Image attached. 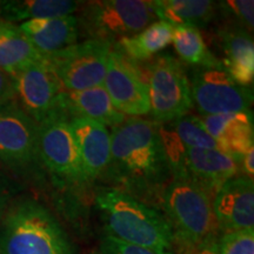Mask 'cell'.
I'll return each mask as SVG.
<instances>
[{"label": "cell", "instance_id": "1", "mask_svg": "<svg viewBox=\"0 0 254 254\" xmlns=\"http://www.w3.org/2000/svg\"><path fill=\"white\" fill-rule=\"evenodd\" d=\"M110 163L104 176L116 189L138 200L163 198L172 179L170 166L153 120L131 117L112 127Z\"/></svg>", "mask_w": 254, "mask_h": 254}, {"label": "cell", "instance_id": "2", "mask_svg": "<svg viewBox=\"0 0 254 254\" xmlns=\"http://www.w3.org/2000/svg\"><path fill=\"white\" fill-rule=\"evenodd\" d=\"M94 204L103 220L105 236L131 245L163 251L172 249V228L159 209L116 187L100 189Z\"/></svg>", "mask_w": 254, "mask_h": 254}, {"label": "cell", "instance_id": "3", "mask_svg": "<svg viewBox=\"0 0 254 254\" xmlns=\"http://www.w3.org/2000/svg\"><path fill=\"white\" fill-rule=\"evenodd\" d=\"M0 254H78L51 211L33 198L11 202L0 220Z\"/></svg>", "mask_w": 254, "mask_h": 254}, {"label": "cell", "instance_id": "4", "mask_svg": "<svg viewBox=\"0 0 254 254\" xmlns=\"http://www.w3.org/2000/svg\"><path fill=\"white\" fill-rule=\"evenodd\" d=\"M213 199V194L189 178L172 177L165 187L161 204L174 243L194 253L205 240L218 236Z\"/></svg>", "mask_w": 254, "mask_h": 254}, {"label": "cell", "instance_id": "5", "mask_svg": "<svg viewBox=\"0 0 254 254\" xmlns=\"http://www.w3.org/2000/svg\"><path fill=\"white\" fill-rule=\"evenodd\" d=\"M80 6L79 33L87 39L105 40L113 44L132 37L154 21L153 2L145 0H100Z\"/></svg>", "mask_w": 254, "mask_h": 254}, {"label": "cell", "instance_id": "6", "mask_svg": "<svg viewBox=\"0 0 254 254\" xmlns=\"http://www.w3.org/2000/svg\"><path fill=\"white\" fill-rule=\"evenodd\" d=\"M147 86L152 120L166 124L192 109L190 79L183 64L171 55H160L147 64Z\"/></svg>", "mask_w": 254, "mask_h": 254}, {"label": "cell", "instance_id": "7", "mask_svg": "<svg viewBox=\"0 0 254 254\" xmlns=\"http://www.w3.org/2000/svg\"><path fill=\"white\" fill-rule=\"evenodd\" d=\"M0 167L32 177L43 167L38 148V125L17 100L0 106Z\"/></svg>", "mask_w": 254, "mask_h": 254}, {"label": "cell", "instance_id": "8", "mask_svg": "<svg viewBox=\"0 0 254 254\" xmlns=\"http://www.w3.org/2000/svg\"><path fill=\"white\" fill-rule=\"evenodd\" d=\"M113 44L86 39L45 57L65 91H82L103 86Z\"/></svg>", "mask_w": 254, "mask_h": 254}, {"label": "cell", "instance_id": "9", "mask_svg": "<svg viewBox=\"0 0 254 254\" xmlns=\"http://www.w3.org/2000/svg\"><path fill=\"white\" fill-rule=\"evenodd\" d=\"M190 85L193 104L201 117L252 111V87L234 81L222 66L195 68Z\"/></svg>", "mask_w": 254, "mask_h": 254}, {"label": "cell", "instance_id": "10", "mask_svg": "<svg viewBox=\"0 0 254 254\" xmlns=\"http://www.w3.org/2000/svg\"><path fill=\"white\" fill-rule=\"evenodd\" d=\"M38 148L47 172L62 182L84 184L78 146L65 116L57 112L38 124Z\"/></svg>", "mask_w": 254, "mask_h": 254}, {"label": "cell", "instance_id": "11", "mask_svg": "<svg viewBox=\"0 0 254 254\" xmlns=\"http://www.w3.org/2000/svg\"><path fill=\"white\" fill-rule=\"evenodd\" d=\"M145 78L135 62L126 58L112 46L103 86L114 109L125 117L140 118L150 114V95Z\"/></svg>", "mask_w": 254, "mask_h": 254}, {"label": "cell", "instance_id": "12", "mask_svg": "<svg viewBox=\"0 0 254 254\" xmlns=\"http://www.w3.org/2000/svg\"><path fill=\"white\" fill-rule=\"evenodd\" d=\"M15 100L25 113L40 124L58 112L64 88L45 59L31 64L13 78Z\"/></svg>", "mask_w": 254, "mask_h": 254}, {"label": "cell", "instance_id": "13", "mask_svg": "<svg viewBox=\"0 0 254 254\" xmlns=\"http://www.w3.org/2000/svg\"><path fill=\"white\" fill-rule=\"evenodd\" d=\"M167 163L172 177L189 178L213 195L225 183L240 176L234 158L219 148L189 147Z\"/></svg>", "mask_w": 254, "mask_h": 254}, {"label": "cell", "instance_id": "14", "mask_svg": "<svg viewBox=\"0 0 254 254\" xmlns=\"http://www.w3.org/2000/svg\"><path fill=\"white\" fill-rule=\"evenodd\" d=\"M213 211L222 234L254 230L253 178L237 176L225 183L215 193Z\"/></svg>", "mask_w": 254, "mask_h": 254}, {"label": "cell", "instance_id": "15", "mask_svg": "<svg viewBox=\"0 0 254 254\" xmlns=\"http://www.w3.org/2000/svg\"><path fill=\"white\" fill-rule=\"evenodd\" d=\"M77 142L84 183H92L104 176L110 163L111 134L106 126L90 119L69 120Z\"/></svg>", "mask_w": 254, "mask_h": 254}, {"label": "cell", "instance_id": "16", "mask_svg": "<svg viewBox=\"0 0 254 254\" xmlns=\"http://www.w3.org/2000/svg\"><path fill=\"white\" fill-rule=\"evenodd\" d=\"M38 53L45 58L78 43L77 15L33 19L18 25Z\"/></svg>", "mask_w": 254, "mask_h": 254}, {"label": "cell", "instance_id": "17", "mask_svg": "<svg viewBox=\"0 0 254 254\" xmlns=\"http://www.w3.org/2000/svg\"><path fill=\"white\" fill-rule=\"evenodd\" d=\"M58 112L68 120L90 119L111 128L126 119L123 113L114 109L104 86L82 91H64L59 100Z\"/></svg>", "mask_w": 254, "mask_h": 254}, {"label": "cell", "instance_id": "18", "mask_svg": "<svg viewBox=\"0 0 254 254\" xmlns=\"http://www.w3.org/2000/svg\"><path fill=\"white\" fill-rule=\"evenodd\" d=\"M200 119L219 148L234 160L254 148L252 111L205 116Z\"/></svg>", "mask_w": 254, "mask_h": 254}, {"label": "cell", "instance_id": "19", "mask_svg": "<svg viewBox=\"0 0 254 254\" xmlns=\"http://www.w3.org/2000/svg\"><path fill=\"white\" fill-rule=\"evenodd\" d=\"M224 60L222 68L243 86H250L254 77V43L252 33L237 25L228 24L218 30Z\"/></svg>", "mask_w": 254, "mask_h": 254}, {"label": "cell", "instance_id": "20", "mask_svg": "<svg viewBox=\"0 0 254 254\" xmlns=\"http://www.w3.org/2000/svg\"><path fill=\"white\" fill-rule=\"evenodd\" d=\"M159 133L167 160L189 147L219 148L206 131L201 119L194 114H186L170 123L159 124Z\"/></svg>", "mask_w": 254, "mask_h": 254}, {"label": "cell", "instance_id": "21", "mask_svg": "<svg viewBox=\"0 0 254 254\" xmlns=\"http://www.w3.org/2000/svg\"><path fill=\"white\" fill-rule=\"evenodd\" d=\"M158 20L166 21L173 27L202 28L218 15L217 2L211 0H153Z\"/></svg>", "mask_w": 254, "mask_h": 254}, {"label": "cell", "instance_id": "22", "mask_svg": "<svg viewBox=\"0 0 254 254\" xmlns=\"http://www.w3.org/2000/svg\"><path fill=\"white\" fill-rule=\"evenodd\" d=\"M174 27L157 20L132 37L123 38L113 47L132 62H147L172 43Z\"/></svg>", "mask_w": 254, "mask_h": 254}, {"label": "cell", "instance_id": "23", "mask_svg": "<svg viewBox=\"0 0 254 254\" xmlns=\"http://www.w3.org/2000/svg\"><path fill=\"white\" fill-rule=\"evenodd\" d=\"M43 59L18 25L4 21L0 26V69L13 79L31 64Z\"/></svg>", "mask_w": 254, "mask_h": 254}, {"label": "cell", "instance_id": "24", "mask_svg": "<svg viewBox=\"0 0 254 254\" xmlns=\"http://www.w3.org/2000/svg\"><path fill=\"white\" fill-rule=\"evenodd\" d=\"M82 5L69 0H4L0 1V15L9 24L24 23L33 19L72 15Z\"/></svg>", "mask_w": 254, "mask_h": 254}, {"label": "cell", "instance_id": "25", "mask_svg": "<svg viewBox=\"0 0 254 254\" xmlns=\"http://www.w3.org/2000/svg\"><path fill=\"white\" fill-rule=\"evenodd\" d=\"M172 43L179 58L195 68L221 66V62L208 49L198 28L176 26Z\"/></svg>", "mask_w": 254, "mask_h": 254}, {"label": "cell", "instance_id": "26", "mask_svg": "<svg viewBox=\"0 0 254 254\" xmlns=\"http://www.w3.org/2000/svg\"><path fill=\"white\" fill-rule=\"evenodd\" d=\"M218 14L227 18L228 24L237 25L244 30L253 32L254 2L252 0H227L217 2Z\"/></svg>", "mask_w": 254, "mask_h": 254}, {"label": "cell", "instance_id": "27", "mask_svg": "<svg viewBox=\"0 0 254 254\" xmlns=\"http://www.w3.org/2000/svg\"><path fill=\"white\" fill-rule=\"evenodd\" d=\"M218 254H254V230L222 234L218 238Z\"/></svg>", "mask_w": 254, "mask_h": 254}, {"label": "cell", "instance_id": "28", "mask_svg": "<svg viewBox=\"0 0 254 254\" xmlns=\"http://www.w3.org/2000/svg\"><path fill=\"white\" fill-rule=\"evenodd\" d=\"M100 253L103 254H173L170 251H163L151 247H142L123 243L112 237L104 236L100 243Z\"/></svg>", "mask_w": 254, "mask_h": 254}, {"label": "cell", "instance_id": "29", "mask_svg": "<svg viewBox=\"0 0 254 254\" xmlns=\"http://www.w3.org/2000/svg\"><path fill=\"white\" fill-rule=\"evenodd\" d=\"M15 100L13 79L0 69V106Z\"/></svg>", "mask_w": 254, "mask_h": 254}, {"label": "cell", "instance_id": "30", "mask_svg": "<svg viewBox=\"0 0 254 254\" xmlns=\"http://www.w3.org/2000/svg\"><path fill=\"white\" fill-rule=\"evenodd\" d=\"M12 202V184L7 177L0 172V220Z\"/></svg>", "mask_w": 254, "mask_h": 254}, {"label": "cell", "instance_id": "31", "mask_svg": "<svg viewBox=\"0 0 254 254\" xmlns=\"http://www.w3.org/2000/svg\"><path fill=\"white\" fill-rule=\"evenodd\" d=\"M194 254H218V236L208 238L195 250Z\"/></svg>", "mask_w": 254, "mask_h": 254}, {"label": "cell", "instance_id": "32", "mask_svg": "<svg viewBox=\"0 0 254 254\" xmlns=\"http://www.w3.org/2000/svg\"><path fill=\"white\" fill-rule=\"evenodd\" d=\"M4 23V20H2V18H1V15H0V26H1V24Z\"/></svg>", "mask_w": 254, "mask_h": 254}, {"label": "cell", "instance_id": "33", "mask_svg": "<svg viewBox=\"0 0 254 254\" xmlns=\"http://www.w3.org/2000/svg\"><path fill=\"white\" fill-rule=\"evenodd\" d=\"M100 254H103V253H100Z\"/></svg>", "mask_w": 254, "mask_h": 254}]
</instances>
